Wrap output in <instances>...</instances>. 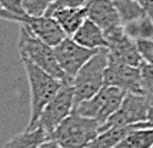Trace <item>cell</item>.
Wrapping results in <instances>:
<instances>
[{"instance_id": "cell-1", "label": "cell", "mask_w": 153, "mask_h": 148, "mask_svg": "<svg viewBox=\"0 0 153 148\" xmlns=\"http://www.w3.org/2000/svg\"><path fill=\"white\" fill-rule=\"evenodd\" d=\"M22 63L25 66V71L30 87V120L26 130H33L36 128L42 111L57 94L63 83L53 77L52 74L46 73L43 68H40L32 61L22 59Z\"/></svg>"}, {"instance_id": "cell-2", "label": "cell", "mask_w": 153, "mask_h": 148, "mask_svg": "<svg viewBox=\"0 0 153 148\" xmlns=\"http://www.w3.org/2000/svg\"><path fill=\"white\" fill-rule=\"evenodd\" d=\"M17 48L22 59L34 63L36 66L43 68L46 73L52 74L62 83H70L65 71L62 70L59 61L54 54V47L40 40L37 36L23 23H20V34L17 41Z\"/></svg>"}, {"instance_id": "cell-3", "label": "cell", "mask_w": 153, "mask_h": 148, "mask_svg": "<svg viewBox=\"0 0 153 148\" xmlns=\"http://www.w3.org/2000/svg\"><path fill=\"white\" fill-rule=\"evenodd\" d=\"M100 133V122L73 111L60 122L50 138L62 148H86Z\"/></svg>"}, {"instance_id": "cell-4", "label": "cell", "mask_w": 153, "mask_h": 148, "mask_svg": "<svg viewBox=\"0 0 153 148\" xmlns=\"http://www.w3.org/2000/svg\"><path fill=\"white\" fill-rule=\"evenodd\" d=\"M107 64H109V51L107 47H103L90 60L86 61L85 66L76 73V75L70 81L74 90L76 104L92 98L105 87V74Z\"/></svg>"}, {"instance_id": "cell-5", "label": "cell", "mask_w": 153, "mask_h": 148, "mask_svg": "<svg viewBox=\"0 0 153 148\" xmlns=\"http://www.w3.org/2000/svg\"><path fill=\"white\" fill-rule=\"evenodd\" d=\"M127 93L113 86H105L97 94H94L92 98L85 100L74 104V111L79 114L93 118L103 125L109 120V117L114 114L119 110L122 101Z\"/></svg>"}, {"instance_id": "cell-6", "label": "cell", "mask_w": 153, "mask_h": 148, "mask_svg": "<svg viewBox=\"0 0 153 148\" xmlns=\"http://www.w3.org/2000/svg\"><path fill=\"white\" fill-rule=\"evenodd\" d=\"M74 90L72 83H63L57 94L54 95L52 101L47 104L42 111L36 128L42 127L52 137L53 131L57 128L60 122L73 111L74 108Z\"/></svg>"}, {"instance_id": "cell-7", "label": "cell", "mask_w": 153, "mask_h": 148, "mask_svg": "<svg viewBox=\"0 0 153 148\" xmlns=\"http://www.w3.org/2000/svg\"><path fill=\"white\" fill-rule=\"evenodd\" d=\"M150 107L152 103L145 94L127 93L120 104L119 110L110 115L103 125H100V133L114 125H129V124L147 121V114Z\"/></svg>"}, {"instance_id": "cell-8", "label": "cell", "mask_w": 153, "mask_h": 148, "mask_svg": "<svg viewBox=\"0 0 153 148\" xmlns=\"http://www.w3.org/2000/svg\"><path fill=\"white\" fill-rule=\"evenodd\" d=\"M99 50L83 47L79 43H76L72 37L67 36L54 47V54L69 81H72L76 73L85 66V63L90 60Z\"/></svg>"}, {"instance_id": "cell-9", "label": "cell", "mask_w": 153, "mask_h": 148, "mask_svg": "<svg viewBox=\"0 0 153 148\" xmlns=\"http://www.w3.org/2000/svg\"><path fill=\"white\" fill-rule=\"evenodd\" d=\"M107 51H109V60L116 63H123L134 67H140L142 64V56L137 48L136 40L129 37L122 27L113 33L107 34Z\"/></svg>"}, {"instance_id": "cell-10", "label": "cell", "mask_w": 153, "mask_h": 148, "mask_svg": "<svg viewBox=\"0 0 153 148\" xmlns=\"http://www.w3.org/2000/svg\"><path fill=\"white\" fill-rule=\"evenodd\" d=\"M105 86H113L132 94H143L140 67L109 60L105 74Z\"/></svg>"}, {"instance_id": "cell-11", "label": "cell", "mask_w": 153, "mask_h": 148, "mask_svg": "<svg viewBox=\"0 0 153 148\" xmlns=\"http://www.w3.org/2000/svg\"><path fill=\"white\" fill-rule=\"evenodd\" d=\"M85 10L87 19L94 21L105 36L123 27L113 0H86Z\"/></svg>"}, {"instance_id": "cell-12", "label": "cell", "mask_w": 153, "mask_h": 148, "mask_svg": "<svg viewBox=\"0 0 153 148\" xmlns=\"http://www.w3.org/2000/svg\"><path fill=\"white\" fill-rule=\"evenodd\" d=\"M17 23H23L26 24L34 36H37L40 40L47 43L49 46L56 47L60 41L65 37H67L66 33L63 32V29L60 24L56 21L53 16H40V17H32V16H22L19 17Z\"/></svg>"}, {"instance_id": "cell-13", "label": "cell", "mask_w": 153, "mask_h": 148, "mask_svg": "<svg viewBox=\"0 0 153 148\" xmlns=\"http://www.w3.org/2000/svg\"><path fill=\"white\" fill-rule=\"evenodd\" d=\"M143 127H153V124L149 120L129 125H114L99 133V135L90 142L86 148H113L116 144H119L127 134H130L134 130H139Z\"/></svg>"}, {"instance_id": "cell-14", "label": "cell", "mask_w": 153, "mask_h": 148, "mask_svg": "<svg viewBox=\"0 0 153 148\" xmlns=\"http://www.w3.org/2000/svg\"><path fill=\"white\" fill-rule=\"evenodd\" d=\"M72 39L76 43H79L80 46L87 48H93V50L107 47V39L105 33H103V30L90 19H86L83 21V24L72 36Z\"/></svg>"}, {"instance_id": "cell-15", "label": "cell", "mask_w": 153, "mask_h": 148, "mask_svg": "<svg viewBox=\"0 0 153 148\" xmlns=\"http://www.w3.org/2000/svg\"><path fill=\"white\" fill-rule=\"evenodd\" d=\"M53 16L56 21L60 24V27L63 29V32L66 33V36L72 37L77 29H79L83 21L87 19L86 10L85 7H66V9H59L50 14Z\"/></svg>"}, {"instance_id": "cell-16", "label": "cell", "mask_w": 153, "mask_h": 148, "mask_svg": "<svg viewBox=\"0 0 153 148\" xmlns=\"http://www.w3.org/2000/svg\"><path fill=\"white\" fill-rule=\"evenodd\" d=\"M50 138L45 128L37 127L33 130H26L25 133L12 137L7 140L1 148H39L45 141Z\"/></svg>"}, {"instance_id": "cell-17", "label": "cell", "mask_w": 153, "mask_h": 148, "mask_svg": "<svg viewBox=\"0 0 153 148\" xmlns=\"http://www.w3.org/2000/svg\"><path fill=\"white\" fill-rule=\"evenodd\" d=\"M153 127H143L127 134L113 148H152Z\"/></svg>"}, {"instance_id": "cell-18", "label": "cell", "mask_w": 153, "mask_h": 148, "mask_svg": "<svg viewBox=\"0 0 153 148\" xmlns=\"http://www.w3.org/2000/svg\"><path fill=\"white\" fill-rule=\"evenodd\" d=\"M123 29H125L127 36L136 41L153 39V20L147 14L130 21V23L123 24Z\"/></svg>"}, {"instance_id": "cell-19", "label": "cell", "mask_w": 153, "mask_h": 148, "mask_svg": "<svg viewBox=\"0 0 153 148\" xmlns=\"http://www.w3.org/2000/svg\"><path fill=\"white\" fill-rule=\"evenodd\" d=\"M113 3L117 9L122 24H126V23H130L142 16H146L145 10L142 9V6L136 0H113Z\"/></svg>"}, {"instance_id": "cell-20", "label": "cell", "mask_w": 153, "mask_h": 148, "mask_svg": "<svg viewBox=\"0 0 153 148\" xmlns=\"http://www.w3.org/2000/svg\"><path fill=\"white\" fill-rule=\"evenodd\" d=\"M53 1L54 0H22V6L27 16L40 17L47 13Z\"/></svg>"}, {"instance_id": "cell-21", "label": "cell", "mask_w": 153, "mask_h": 148, "mask_svg": "<svg viewBox=\"0 0 153 148\" xmlns=\"http://www.w3.org/2000/svg\"><path fill=\"white\" fill-rule=\"evenodd\" d=\"M140 75H142V87L143 94L146 95L153 106V66L146 61L140 64Z\"/></svg>"}, {"instance_id": "cell-22", "label": "cell", "mask_w": 153, "mask_h": 148, "mask_svg": "<svg viewBox=\"0 0 153 148\" xmlns=\"http://www.w3.org/2000/svg\"><path fill=\"white\" fill-rule=\"evenodd\" d=\"M0 6L6 12L13 14L16 17V23L19 20V17L26 16L25 10H23V6H22V0H0Z\"/></svg>"}, {"instance_id": "cell-23", "label": "cell", "mask_w": 153, "mask_h": 148, "mask_svg": "<svg viewBox=\"0 0 153 148\" xmlns=\"http://www.w3.org/2000/svg\"><path fill=\"white\" fill-rule=\"evenodd\" d=\"M136 44H137V48H139L143 61H146V63L153 66V39L137 40Z\"/></svg>"}, {"instance_id": "cell-24", "label": "cell", "mask_w": 153, "mask_h": 148, "mask_svg": "<svg viewBox=\"0 0 153 148\" xmlns=\"http://www.w3.org/2000/svg\"><path fill=\"white\" fill-rule=\"evenodd\" d=\"M86 0H54L53 4L50 6V9L47 10V16L59 10V9H66V7H85Z\"/></svg>"}, {"instance_id": "cell-25", "label": "cell", "mask_w": 153, "mask_h": 148, "mask_svg": "<svg viewBox=\"0 0 153 148\" xmlns=\"http://www.w3.org/2000/svg\"><path fill=\"white\" fill-rule=\"evenodd\" d=\"M139 3L142 9L145 10V13L153 20V0H136Z\"/></svg>"}, {"instance_id": "cell-26", "label": "cell", "mask_w": 153, "mask_h": 148, "mask_svg": "<svg viewBox=\"0 0 153 148\" xmlns=\"http://www.w3.org/2000/svg\"><path fill=\"white\" fill-rule=\"evenodd\" d=\"M39 148H62V147H60V144L56 141V140H53V138H49V140L43 142Z\"/></svg>"}, {"instance_id": "cell-27", "label": "cell", "mask_w": 153, "mask_h": 148, "mask_svg": "<svg viewBox=\"0 0 153 148\" xmlns=\"http://www.w3.org/2000/svg\"><path fill=\"white\" fill-rule=\"evenodd\" d=\"M147 120L153 124V106L150 107V110H149V114H147Z\"/></svg>"}, {"instance_id": "cell-28", "label": "cell", "mask_w": 153, "mask_h": 148, "mask_svg": "<svg viewBox=\"0 0 153 148\" xmlns=\"http://www.w3.org/2000/svg\"><path fill=\"white\" fill-rule=\"evenodd\" d=\"M152 148H153V145H152Z\"/></svg>"}]
</instances>
